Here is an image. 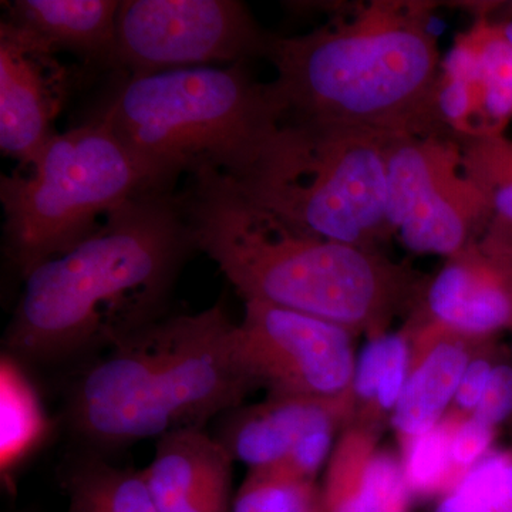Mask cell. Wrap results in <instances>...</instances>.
Returning <instances> with one entry per match:
<instances>
[{
  "instance_id": "13",
  "label": "cell",
  "mask_w": 512,
  "mask_h": 512,
  "mask_svg": "<svg viewBox=\"0 0 512 512\" xmlns=\"http://www.w3.org/2000/svg\"><path fill=\"white\" fill-rule=\"evenodd\" d=\"M332 421L330 400L275 394L271 402L238 406L221 416L215 439L251 470L286 467L302 440L332 429Z\"/></svg>"
},
{
  "instance_id": "12",
  "label": "cell",
  "mask_w": 512,
  "mask_h": 512,
  "mask_svg": "<svg viewBox=\"0 0 512 512\" xmlns=\"http://www.w3.org/2000/svg\"><path fill=\"white\" fill-rule=\"evenodd\" d=\"M232 464L215 437L187 429L160 437L143 473L158 512H232Z\"/></svg>"
},
{
  "instance_id": "17",
  "label": "cell",
  "mask_w": 512,
  "mask_h": 512,
  "mask_svg": "<svg viewBox=\"0 0 512 512\" xmlns=\"http://www.w3.org/2000/svg\"><path fill=\"white\" fill-rule=\"evenodd\" d=\"M476 56L474 77L468 86L474 97V136L501 134L512 116V46L503 26L480 22L464 35Z\"/></svg>"
},
{
  "instance_id": "14",
  "label": "cell",
  "mask_w": 512,
  "mask_h": 512,
  "mask_svg": "<svg viewBox=\"0 0 512 512\" xmlns=\"http://www.w3.org/2000/svg\"><path fill=\"white\" fill-rule=\"evenodd\" d=\"M512 251L493 261L467 256L446 266L429 291L430 311L443 325L485 335L512 325Z\"/></svg>"
},
{
  "instance_id": "6",
  "label": "cell",
  "mask_w": 512,
  "mask_h": 512,
  "mask_svg": "<svg viewBox=\"0 0 512 512\" xmlns=\"http://www.w3.org/2000/svg\"><path fill=\"white\" fill-rule=\"evenodd\" d=\"M396 136L343 124L284 121L254 173L235 184L293 227L372 249L376 239L390 234L387 158Z\"/></svg>"
},
{
  "instance_id": "30",
  "label": "cell",
  "mask_w": 512,
  "mask_h": 512,
  "mask_svg": "<svg viewBox=\"0 0 512 512\" xmlns=\"http://www.w3.org/2000/svg\"><path fill=\"white\" fill-rule=\"evenodd\" d=\"M503 512H512V505H510V507H508L507 510H504Z\"/></svg>"
},
{
  "instance_id": "20",
  "label": "cell",
  "mask_w": 512,
  "mask_h": 512,
  "mask_svg": "<svg viewBox=\"0 0 512 512\" xmlns=\"http://www.w3.org/2000/svg\"><path fill=\"white\" fill-rule=\"evenodd\" d=\"M410 488L394 458L376 456L349 487H328L326 512H409Z\"/></svg>"
},
{
  "instance_id": "2",
  "label": "cell",
  "mask_w": 512,
  "mask_h": 512,
  "mask_svg": "<svg viewBox=\"0 0 512 512\" xmlns=\"http://www.w3.org/2000/svg\"><path fill=\"white\" fill-rule=\"evenodd\" d=\"M429 3L379 0L303 36L271 37L266 57L284 121L343 124L399 136H446L443 63Z\"/></svg>"
},
{
  "instance_id": "9",
  "label": "cell",
  "mask_w": 512,
  "mask_h": 512,
  "mask_svg": "<svg viewBox=\"0 0 512 512\" xmlns=\"http://www.w3.org/2000/svg\"><path fill=\"white\" fill-rule=\"evenodd\" d=\"M494 214L463 165L460 144L446 136H396L387 158V225L404 247L458 255Z\"/></svg>"
},
{
  "instance_id": "26",
  "label": "cell",
  "mask_w": 512,
  "mask_h": 512,
  "mask_svg": "<svg viewBox=\"0 0 512 512\" xmlns=\"http://www.w3.org/2000/svg\"><path fill=\"white\" fill-rule=\"evenodd\" d=\"M493 439V427L481 423L476 417H471L454 433L453 444H451L453 463L463 467L477 463L490 448Z\"/></svg>"
},
{
  "instance_id": "5",
  "label": "cell",
  "mask_w": 512,
  "mask_h": 512,
  "mask_svg": "<svg viewBox=\"0 0 512 512\" xmlns=\"http://www.w3.org/2000/svg\"><path fill=\"white\" fill-rule=\"evenodd\" d=\"M97 117L173 190L180 175L204 170L247 180L281 133L284 109L271 83L237 63L127 76Z\"/></svg>"
},
{
  "instance_id": "3",
  "label": "cell",
  "mask_w": 512,
  "mask_h": 512,
  "mask_svg": "<svg viewBox=\"0 0 512 512\" xmlns=\"http://www.w3.org/2000/svg\"><path fill=\"white\" fill-rule=\"evenodd\" d=\"M180 198L195 249L218 265L245 302L349 328L384 318L404 289L402 272L372 249L293 227L217 171L191 175Z\"/></svg>"
},
{
  "instance_id": "23",
  "label": "cell",
  "mask_w": 512,
  "mask_h": 512,
  "mask_svg": "<svg viewBox=\"0 0 512 512\" xmlns=\"http://www.w3.org/2000/svg\"><path fill=\"white\" fill-rule=\"evenodd\" d=\"M453 437L446 427H434L414 437L403 468L410 491L429 494L443 485L453 461Z\"/></svg>"
},
{
  "instance_id": "1",
  "label": "cell",
  "mask_w": 512,
  "mask_h": 512,
  "mask_svg": "<svg viewBox=\"0 0 512 512\" xmlns=\"http://www.w3.org/2000/svg\"><path fill=\"white\" fill-rule=\"evenodd\" d=\"M194 249L180 194L154 190L134 197L89 237L26 276L3 338L5 353L55 365L116 348L164 318Z\"/></svg>"
},
{
  "instance_id": "11",
  "label": "cell",
  "mask_w": 512,
  "mask_h": 512,
  "mask_svg": "<svg viewBox=\"0 0 512 512\" xmlns=\"http://www.w3.org/2000/svg\"><path fill=\"white\" fill-rule=\"evenodd\" d=\"M76 69L32 33L0 23V148L22 167L55 136L53 123L76 86Z\"/></svg>"
},
{
  "instance_id": "22",
  "label": "cell",
  "mask_w": 512,
  "mask_h": 512,
  "mask_svg": "<svg viewBox=\"0 0 512 512\" xmlns=\"http://www.w3.org/2000/svg\"><path fill=\"white\" fill-rule=\"evenodd\" d=\"M464 140L460 147L468 177L484 191L498 217L512 222V141L501 134Z\"/></svg>"
},
{
  "instance_id": "15",
  "label": "cell",
  "mask_w": 512,
  "mask_h": 512,
  "mask_svg": "<svg viewBox=\"0 0 512 512\" xmlns=\"http://www.w3.org/2000/svg\"><path fill=\"white\" fill-rule=\"evenodd\" d=\"M119 0H16L2 20L32 33L56 53L114 69Z\"/></svg>"
},
{
  "instance_id": "29",
  "label": "cell",
  "mask_w": 512,
  "mask_h": 512,
  "mask_svg": "<svg viewBox=\"0 0 512 512\" xmlns=\"http://www.w3.org/2000/svg\"><path fill=\"white\" fill-rule=\"evenodd\" d=\"M436 512H494L485 510V508L476 507V505L468 504L463 498L457 494L451 493L437 507Z\"/></svg>"
},
{
  "instance_id": "18",
  "label": "cell",
  "mask_w": 512,
  "mask_h": 512,
  "mask_svg": "<svg viewBox=\"0 0 512 512\" xmlns=\"http://www.w3.org/2000/svg\"><path fill=\"white\" fill-rule=\"evenodd\" d=\"M0 461L3 480L40 446L49 421L39 394L23 373L19 360L3 353L0 363Z\"/></svg>"
},
{
  "instance_id": "24",
  "label": "cell",
  "mask_w": 512,
  "mask_h": 512,
  "mask_svg": "<svg viewBox=\"0 0 512 512\" xmlns=\"http://www.w3.org/2000/svg\"><path fill=\"white\" fill-rule=\"evenodd\" d=\"M383 342L382 377H380L376 399L383 409H390V407H396L406 386L407 345L403 338L396 335L386 336Z\"/></svg>"
},
{
  "instance_id": "25",
  "label": "cell",
  "mask_w": 512,
  "mask_h": 512,
  "mask_svg": "<svg viewBox=\"0 0 512 512\" xmlns=\"http://www.w3.org/2000/svg\"><path fill=\"white\" fill-rule=\"evenodd\" d=\"M512 414V366L498 365L491 372L487 389L474 409L473 417L493 427Z\"/></svg>"
},
{
  "instance_id": "21",
  "label": "cell",
  "mask_w": 512,
  "mask_h": 512,
  "mask_svg": "<svg viewBox=\"0 0 512 512\" xmlns=\"http://www.w3.org/2000/svg\"><path fill=\"white\" fill-rule=\"evenodd\" d=\"M232 512H326L311 478L286 468L251 470L234 495Z\"/></svg>"
},
{
  "instance_id": "28",
  "label": "cell",
  "mask_w": 512,
  "mask_h": 512,
  "mask_svg": "<svg viewBox=\"0 0 512 512\" xmlns=\"http://www.w3.org/2000/svg\"><path fill=\"white\" fill-rule=\"evenodd\" d=\"M494 367L484 359L473 360L468 363L456 393L458 406L466 410L476 409L481 397L487 389L488 380Z\"/></svg>"
},
{
  "instance_id": "27",
  "label": "cell",
  "mask_w": 512,
  "mask_h": 512,
  "mask_svg": "<svg viewBox=\"0 0 512 512\" xmlns=\"http://www.w3.org/2000/svg\"><path fill=\"white\" fill-rule=\"evenodd\" d=\"M383 357V338L370 342L360 355L353 383H355L356 393L363 399H372L377 396L380 377H382Z\"/></svg>"
},
{
  "instance_id": "4",
  "label": "cell",
  "mask_w": 512,
  "mask_h": 512,
  "mask_svg": "<svg viewBox=\"0 0 512 512\" xmlns=\"http://www.w3.org/2000/svg\"><path fill=\"white\" fill-rule=\"evenodd\" d=\"M258 387L224 305L164 316L97 360L74 383L67 406L74 433L120 448L178 430L204 429Z\"/></svg>"
},
{
  "instance_id": "10",
  "label": "cell",
  "mask_w": 512,
  "mask_h": 512,
  "mask_svg": "<svg viewBox=\"0 0 512 512\" xmlns=\"http://www.w3.org/2000/svg\"><path fill=\"white\" fill-rule=\"evenodd\" d=\"M237 342L256 384L276 396L332 400L355 376L348 328L308 313L247 301Z\"/></svg>"
},
{
  "instance_id": "19",
  "label": "cell",
  "mask_w": 512,
  "mask_h": 512,
  "mask_svg": "<svg viewBox=\"0 0 512 512\" xmlns=\"http://www.w3.org/2000/svg\"><path fill=\"white\" fill-rule=\"evenodd\" d=\"M67 512H158L143 471L90 457L70 468L64 481Z\"/></svg>"
},
{
  "instance_id": "16",
  "label": "cell",
  "mask_w": 512,
  "mask_h": 512,
  "mask_svg": "<svg viewBox=\"0 0 512 512\" xmlns=\"http://www.w3.org/2000/svg\"><path fill=\"white\" fill-rule=\"evenodd\" d=\"M467 365L466 350L457 343H440L431 350L407 379L394 407V426L410 437H419L437 427L441 414L456 397Z\"/></svg>"
},
{
  "instance_id": "8",
  "label": "cell",
  "mask_w": 512,
  "mask_h": 512,
  "mask_svg": "<svg viewBox=\"0 0 512 512\" xmlns=\"http://www.w3.org/2000/svg\"><path fill=\"white\" fill-rule=\"evenodd\" d=\"M271 37L237 0H124L114 69L146 76L247 63L266 57Z\"/></svg>"
},
{
  "instance_id": "7",
  "label": "cell",
  "mask_w": 512,
  "mask_h": 512,
  "mask_svg": "<svg viewBox=\"0 0 512 512\" xmlns=\"http://www.w3.org/2000/svg\"><path fill=\"white\" fill-rule=\"evenodd\" d=\"M167 190L100 117L55 134L35 163L0 178L5 254L23 279L127 201Z\"/></svg>"
}]
</instances>
